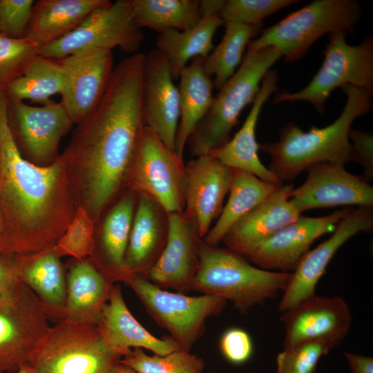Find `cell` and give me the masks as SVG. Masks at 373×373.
Wrapping results in <instances>:
<instances>
[{"label": "cell", "mask_w": 373, "mask_h": 373, "mask_svg": "<svg viewBox=\"0 0 373 373\" xmlns=\"http://www.w3.org/2000/svg\"><path fill=\"white\" fill-rule=\"evenodd\" d=\"M144 54L115 66L101 99L80 122L66 151L65 162L77 207L97 222L129 177L146 128L143 103Z\"/></svg>", "instance_id": "obj_1"}, {"label": "cell", "mask_w": 373, "mask_h": 373, "mask_svg": "<svg viewBox=\"0 0 373 373\" xmlns=\"http://www.w3.org/2000/svg\"><path fill=\"white\" fill-rule=\"evenodd\" d=\"M8 106L0 89V254H36L53 247L77 207L61 156L39 166L22 155L10 126Z\"/></svg>", "instance_id": "obj_2"}, {"label": "cell", "mask_w": 373, "mask_h": 373, "mask_svg": "<svg viewBox=\"0 0 373 373\" xmlns=\"http://www.w3.org/2000/svg\"><path fill=\"white\" fill-rule=\"evenodd\" d=\"M341 88L346 95V102L333 123L323 128L312 126L305 132L294 122H289L279 131L277 142L259 144V150L271 158L268 169L282 183H290L317 163L327 162L345 166L354 162L348 133L354 120L370 111L373 90L351 84Z\"/></svg>", "instance_id": "obj_3"}, {"label": "cell", "mask_w": 373, "mask_h": 373, "mask_svg": "<svg viewBox=\"0 0 373 373\" xmlns=\"http://www.w3.org/2000/svg\"><path fill=\"white\" fill-rule=\"evenodd\" d=\"M291 273L265 270L227 249L202 242L200 264L191 290L231 301L242 314L276 297L287 285Z\"/></svg>", "instance_id": "obj_4"}, {"label": "cell", "mask_w": 373, "mask_h": 373, "mask_svg": "<svg viewBox=\"0 0 373 373\" xmlns=\"http://www.w3.org/2000/svg\"><path fill=\"white\" fill-rule=\"evenodd\" d=\"M122 358L98 323L63 318L49 327L28 364L35 373H116Z\"/></svg>", "instance_id": "obj_5"}, {"label": "cell", "mask_w": 373, "mask_h": 373, "mask_svg": "<svg viewBox=\"0 0 373 373\" xmlns=\"http://www.w3.org/2000/svg\"><path fill=\"white\" fill-rule=\"evenodd\" d=\"M281 54L272 47L247 51L236 72L220 88L207 114L188 139L190 153L195 157L207 155L230 139L246 106L253 103L260 82Z\"/></svg>", "instance_id": "obj_6"}, {"label": "cell", "mask_w": 373, "mask_h": 373, "mask_svg": "<svg viewBox=\"0 0 373 373\" xmlns=\"http://www.w3.org/2000/svg\"><path fill=\"white\" fill-rule=\"evenodd\" d=\"M361 15L362 7L356 1L316 0L265 29L249 42L247 51L272 47L285 61H295L325 34L352 33Z\"/></svg>", "instance_id": "obj_7"}, {"label": "cell", "mask_w": 373, "mask_h": 373, "mask_svg": "<svg viewBox=\"0 0 373 373\" xmlns=\"http://www.w3.org/2000/svg\"><path fill=\"white\" fill-rule=\"evenodd\" d=\"M124 283L153 320L169 332L181 350L187 352L203 336L206 320L219 315L227 305V300L218 296H191L166 291L142 275L131 276Z\"/></svg>", "instance_id": "obj_8"}, {"label": "cell", "mask_w": 373, "mask_h": 373, "mask_svg": "<svg viewBox=\"0 0 373 373\" xmlns=\"http://www.w3.org/2000/svg\"><path fill=\"white\" fill-rule=\"evenodd\" d=\"M345 35L342 31L329 34L323 52L324 60L312 81L298 91L276 93L273 102H307L323 114L325 102L336 88L351 84L373 90V37L369 36L352 46L347 44Z\"/></svg>", "instance_id": "obj_9"}, {"label": "cell", "mask_w": 373, "mask_h": 373, "mask_svg": "<svg viewBox=\"0 0 373 373\" xmlns=\"http://www.w3.org/2000/svg\"><path fill=\"white\" fill-rule=\"evenodd\" d=\"M144 35L136 25L131 0L108 1L92 10L71 32L39 48V55L60 60L77 52L90 48L136 53Z\"/></svg>", "instance_id": "obj_10"}, {"label": "cell", "mask_w": 373, "mask_h": 373, "mask_svg": "<svg viewBox=\"0 0 373 373\" xmlns=\"http://www.w3.org/2000/svg\"><path fill=\"white\" fill-rule=\"evenodd\" d=\"M46 308L21 280L0 296V373H15L28 364L46 333Z\"/></svg>", "instance_id": "obj_11"}, {"label": "cell", "mask_w": 373, "mask_h": 373, "mask_svg": "<svg viewBox=\"0 0 373 373\" xmlns=\"http://www.w3.org/2000/svg\"><path fill=\"white\" fill-rule=\"evenodd\" d=\"M128 190L149 196L167 213L184 210L183 159L146 126L129 177Z\"/></svg>", "instance_id": "obj_12"}, {"label": "cell", "mask_w": 373, "mask_h": 373, "mask_svg": "<svg viewBox=\"0 0 373 373\" xmlns=\"http://www.w3.org/2000/svg\"><path fill=\"white\" fill-rule=\"evenodd\" d=\"M8 120L22 155L39 166L59 158L60 140L73 124L61 102L53 101L41 106L9 103Z\"/></svg>", "instance_id": "obj_13"}, {"label": "cell", "mask_w": 373, "mask_h": 373, "mask_svg": "<svg viewBox=\"0 0 373 373\" xmlns=\"http://www.w3.org/2000/svg\"><path fill=\"white\" fill-rule=\"evenodd\" d=\"M373 229V207L352 209L336 225L332 235L309 250L291 272L278 304L280 312L287 311L315 295L318 282L337 251L352 237Z\"/></svg>", "instance_id": "obj_14"}, {"label": "cell", "mask_w": 373, "mask_h": 373, "mask_svg": "<svg viewBox=\"0 0 373 373\" xmlns=\"http://www.w3.org/2000/svg\"><path fill=\"white\" fill-rule=\"evenodd\" d=\"M352 209L344 208L321 217L302 214L283 227L244 257L253 265L268 271L291 273L314 241L333 232Z\"/></svg>", "instance_id": "obj_15"}, {"label": "cell", "mask_w": 373, "mask_h": 373, "mask_svg": "<svg viewBox=\"0 0 373 373\" xmlns=\"http://www.w3.org/2000/svg\"><path fill=\"white\" fill-rule=\"evenodd\" d=\"M62 72L61 103L73 124L85 118L98 104L114 68L113 52L86 49L58 60Z\"/></svg>", "instance_id": "obj_16"}, {"label": "cell", "mask_w": 373, "mask_h": 373, "mask_svg": "<svg viewBox=\"0 0 373 373\" xmlns=\"http://www.w3.org/2000/svg\"><path fill=\"white\" fill-rule=\"evenodd\" d=\"M306 171V180L293 189L290 198L300 213L336 206L373 207V187L362 175H354L344 165L327 162L315 164Z\"/></svg>", "instance_id": "obj_17"}, {"label": "cell", "mask_w": 373, "mask_h": 373, "mask_svg": "<svg viewBox=\"0 0 373 373\" xmlns=\"http://www.w3.org/2000/svg\"><path fill=\"white\" fill-rule=\"evenodd\" d=\"M168 236L158 260L144 276L161 288L185 294L200 264L202 238L195 220L184 211L168 213Z\"/></svg>", "instance_id": "obj_18"}, {"label": "cell", "mask_w": 373, "mask_h": 373, "mask_svg": "<svg viewBox=\"0 0 373 373\" xmlns=\"http://www.w3.org/2000/svg\"><path fill=\"white\" fill-rule=\"evenodd\" d=\"M285 325L283 349L308 341L325 340L338 345L347 335L352 314L345 300L339 296L316 294L283 312Z\"/></svg>", "instance_id": "obj_19"}, {"label": "cell", "mask_w": 373, "mask_h": 373, "mask_svg": "<svg viewBox=\"0 0 373 373\" xmlns=\"http://www.w3.org/2000/svg\"><path fill=\"white\" fill-rule=\"evenodd\" d=\"M173 81L169 61L162 53L154 49L144 54L143 103L145 124L173 151L175 150L180 119L179 91Z\"/></svg>", "instance_id": "obj_20"}, {"label": "cell", "mask_w": 373, "mask_h": 373, "mask_svg": "<svg viewBox=\"0 0 373 373\" xmlns=\"http://www.w3.org/2000/svg\"><path fill=\"white\" fill-rule=\"evenodd\" d=\"M233 169L207 155L185 165L184 211L195 221L202 239L218 218L232 181Z\"/></svg>", "instance_id": "obj_21"}, {"label": "cell", "mask_w": 373, "mask_h": 373, "mask_svg": "<svg viewBox=\"0 0 373 373\" xmlns=\"http://www.w3.org/2000/svg\"><path fill=\"white\" fill-rule=\"evenodd\" d=\"M293 183L279 186L265 200L236 221L222 239L226 248L245 256L301 215L290 201Z\"/></svg>", "instance_id": "obj_22"}, {"label": "cell", "mask_w": 373, "mask_h": 373, "mask_svg": "<svg viewBox=\"0 0 373 373\" xmlns=\"http://www.w3.org/2000/svg\"><path fill=\"white\" fill-rule=\"evenodd\" d=\"M277 82L276 72L268 70L240 129L226 144L211 150L208 154L230 169L248 172L265 182L280 186L283 183L260 160L258 155L259 144L256 139L258 117L264 104L277 90Z\"/></svg>", "instance_id": "obj_23"}, {"label": "cell", "mask_w": 373, "mask_h": 373, "mask_svg": "<svg viewBox=\"0 0 373 373\" xmlns=\"http://www.w3.org/2000/svg\"><path fill=\"white\" fill-rule=\"evenodd\" d=\"M106 344L124 357L131 348H144L164 356L180 350L170 336L157 338L144 328L129 311L119 285H114L98 323Z\"/></svg>", "instance_id": "obj_24"}, {"label": "cell", "mask_w": 373, "mask_h": 373, "mask_svg": "<svg viewBox=\"0 0 373 373\" xmlns=\"http://www.w3.org/2000/svg\"><path fill=\"white\" fill-rule=\"evenodd\" d=\"M168 229L165 210L149 196L138 193L125 255L129 277L144 276L151 270L164 248Z\"/></svg>", "instance_id": "obj_25"}, {"label": "cell", "mask_w": 373, "mask_h": 373, "mask_svg": "<svg viewBox=\"0 0 373 373\" xmlns=\"http://www.w3.org/2000/svg\"><path fill=\"white\" fill-rule=\"evenodd\" d=\"M224 3V0L200 1L201 18L194 26L183 31L171 29L159 34L156 49L168 60L173 80L179 79L191 59H205L214 48V34L224 24L220 17Z\"/></svg>", "instance_id": "obj_26"}, {"label": "cell", "mask_w": 373, "mask_h": 373, "mask_svg": "<svg viewBox=\"0 0 373 373\" xmlns=\"http://www.w3.org/2000/svg\"><path fill=\"white\" fill-rule=\"evenodd\" d=\"M137 198V192L127 190L113 204L102 222L92 255L93 264L114 283L129 277L125 255Z\"/></svg>", "instance_id": "obj_27"}, {"label": "cell", "mask_w": 373, "mask_h": 373, "mask_svg": "<svg viewBox=\"0 0 373 373\" xmlns=\"http://www.w3.org/2000/svg\"><path fill=\"white\" fill-rule=\"evenodd\" d=\"M113 285L114 282L91 260H79L66 277L63 318L99 323Z\"/></svg>", "instance_id": "obj_28"}, {"label": "cell", "mask_w": 373, "mask_h": 373, "mask_svg": "<svg viewBox=\"0 0 373 373\" xmlns=\"http://www.w3.org/2000/svg\"><path fill=\"white\" fill-rule=\"evenodd\" d=\"M108 0H39L35 1L25 37L39 48L74 30L94 9Z\"/></svg>", "instance_id": "obj_29"}, {"label": "cell", "mask_w": 373, "mask_h": 373, "mask_svg": "<svg viewBox=\"0 0 373 373\" xmlns=\"http://www.w3.org/2000/svg\"><path fill=\"white\" fill-rule=\"evenodd\" d=\"M202 57L193 59L180 73V122L175 141V152L183 159L184 149L193 130L210 108L214 86L203 68Z\"/></svg>", "instance_id": "obj_30"}, {"label": "cell", "mask_w": 373, "mask_h": 373, "mask_svg": "<svg viewBox=\"0 0 373 373\" xmlns=\"http://www.w3.org/2000/svg\"><path fill=\"white\" fill-rule=\"evenodd\" d=\"M21 280L39 298L47 314L52 312L60 320L64 318L66 278L59 256L52 249L24 255Z\"/></svg>", "instance_id": "obj_31"}, {"label": "cell", "mask_w": 373, "mask_h": 373, "mask_svg": "<svg viewBox=\"0 0 373 373\" xmlns=\"http://www.w3.org/2000/svg\"><path fill=\"white\" fill-rule=\"evenodd\" d=\"M278 186L248 172L233 169L227 202L203 242L209 246H218L236 221L265 200Z\"/></svg>", "instance_id": "obj_32"}, {"label": "cell", "mask_w": 373, "mask_h": 373, "mask_svg": "<svg viewBox=\"0 0 373 373\" xmlns=\"http://www.w3.org/2000/svg\"><path fill=\"white\" fill-rule=\"evenodd\" d=\"M62 83L59 61L38 55L2 90L9 103L30 100L45 105L52 102V95L61 93Z\"/></svg>", "instance_id": "obj_33"}, {"label": "cell", "mask_w": 373, "mask_h": 373, "mask_svg": "<svg viewBox=\"0 0 373 373\" xmlns=\"http://www.w3.org/2000/svg\"><path fill=\"white\" fill-rule=\"evenodd\" d=\"M137 27L149 28L159 34L169 30L180 31L194 26L200 19V1L131 0Z\"/></svg>", "instance_id": "obj_34"}, {"label": "cell", "mask_w": 373, "mask_h": 373, "mask_svg": "<svg viewBox=\"0 0 373 373\" xmlns=\"http://www.w3.org/2000/svg\"><path fill=\"white\" fill-rule=\"evenodd\" d=\"M224 25L225 31L221 41L203 60L204 70L208 76H215L213 84L217 89L235 73L242 61L246 46L262 26L233 22H226Z\"/></svg>", "instance_id": "obj_35"}, {"label": "cell", "mask_w": 373, "mask_h": 373, "mask_svg": "<svg viewBox=\"0 0 373 373\" xmlns=\"http://www.w3.org/2000/svg\"><path fill=\"white\" fill-rule=\"evenodd\" d=\"M120 362L137 373H202L204 368L202 358L181 350L150 356L142 348H133Z\"/></svg>", "instance_id": "obj_36"}, {"label": "cell", "mask_w": 373, "mask_h": 373, "mask_svg": "<svg viewBox=\"0 0 373 373\" xmlns=\"http://www.w3.org/2000/svg\"><path fill=\"white\" fill-rule=\"evenodd\" d=\"M95 223L82 207H77L74 217L52 251L59 257L69 256L79 260L91 256L94 252Z\"/></svg>", "instance_id": "obj_37"}, {"label": "cell", "mask_w": 373, "mask_h": 373, "mask_svg": "<svg viewBox=\"0 0 373 373\" xmlns=\"http://www.w3.org/2000/svg\"><path fill=\"white\" fill-rule=\"evenodd\" d=\"M337 346L329 341L315 340L283 349L276 358V373H315L320 359Z\"/></svg>", "instance_id": "obj_38"}, {"label": "cell", "mask_w": 373, "mask_h": 373, "mask_svg": "<svg viewBox=\"0 0 373 373\" xmlns=\"http://www.w3.org/2000/svg\"><path fill=\"white\" fill-rule=\"evenodd\" d=\"M38 51L39 46L28 38L0 35V89L21 75Z\"/></svg>", "instance_id": "obj_39"}, {"label": "cell", "mask_w": 373, "mask_h": 373, "mask_svg": "<svg viewBox=\"0 0 373 373\" xmlns=\"http://www.w3.org/2000/svg\"><path fill=\"white\" fill-rule=\"evenodd\" d=\"M298 2L297 0H227L220 11V17L224 23L259 26L265 17Z\"/></svg>", "instance_id": "obj_40"}, {"label": "cell", "mask_w": 373, "mask_h": 373, "mask_svg": "<svg viewBox=\"0 0 373 373\" xmlns=\"http://www.w3.org/2000/svg\"><path fill=\"white\" fill-rule=\"evenodd\" d=\"M34 3L33 0H0V35L25 37Z\"/></svg>", "instance_id": "obj_41"}, {"label": "cell", "mask_w": 373, "mask_h": 373, "mask_svg": "<svg viewBox=\"0 0 373 373\" xmlns=\"http://www.w3.org/2000/svg\"><path fill=\"white\" fill-rule=\"evenodd\" d=\"M220 349L223 356L230 363L242 364L251 356L253 345L247 332L240 328H231L221 336Z\"/></svg>", "instance_id": "obj_42"}, {"label": "cell", "mask_w": 373, "mask_h": 373, "mask_svg": "<svg viewBox=\"0 0 373 373\" xmlns=\"http://www.w3.org/2000/svg\"><path fill=\"white\" fill-rule=\"evenodd\" d=\"M348 137L354 149V162L363 166L362 176L370 183L373 180L372 133L351 127Z\"/></svg>", "instance_id": "obj_43"}, {"label": "cell", "mask_w": 373, "mask_h": 373, "mask_svg": "<svg viewBox=\"0 0 373 373\" xmlns=\"http://www.w3.org/2000/svg\"><path fill=\"white\" fill-rule=\"evenodd\" d=\"M24 255L0 254V296L21 280Z\"/></svg>", "instance_id": "obj_44"}, {"label": "cell", "mask_w": 373, "mask_h": 373, "mask_svg": "<svg viewBox=\"0 0 373 373\" xmlns=\"http://www.w3.org/2000/svg\"><path fill=\"white\" fill-rule=\"evenodd\" d=\"M351 373H373V358L359 354L345 352Z\"/></svg>", "instance_id": "obj_45"}, {"label": "cell", "mask_w": 373, "mask_h": 373, "mask_svg": "<svg viewBox=\"0 0 373 373\" xmlns=\"http://www.w3.org/2000/svg\"><path fill=\"white\" fill-rule=\"evenodd\" d=\"M116 373H137L132 368L126 366L122 363L119 365Z\"/></svg>", "instance_id": "obj_46"}, {"label": "cell", "mask_w": 373, "mask_h": 373, "mask_svg": "<svg viewBox=\"0 0 373 373\" xmlns=\"http://www.w3.org/2000/svg\"><path fill=\"white\" fill-rule=\"evenodd\" d=\"M15 373H35V372L28 364H26L21 366Z\"/></svg>", "instance_id": "obj_47"}, {"label": "cell", "mask_w": 373, "mask_h": 373, "mask_svg": "<svg viewBox=\"0 0 373 373\" xmlns=\"http://www.w3.org/2000/svg\"><path fill=\"white\" fill-rule=\"evenodd\" d=\"M3 219L2 213L0 210V236L3 230Z\"/></svg>", "instance_id": "obj_48"}]
</instances>
